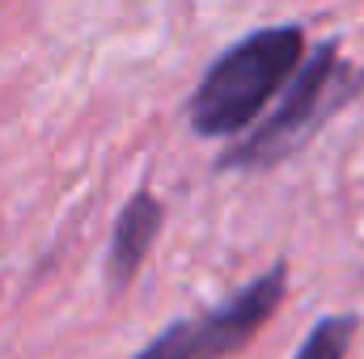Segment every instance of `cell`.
I'll return each instance as SVG.
<instances>
[{"label":"cell","mask_w":364,"mask_h":359,"mask_svg":"<svg viewBox=\"0 0 364 359\" xmlns=\"http://www.w3.org/2000/svg\"><path fill=\"white\" fill-rule=\"evenodd\" d=\"M305 30L301 26H263L233 47H225L191 93V127L203 140H233L259 127L288 81L305 64Z\"/></svg>","instance_id":"1"},{"label":"cell","mask_w":364,"mask_h":359,"mask_svg":"<svg viewBox=\"0 0 364 359\" xmlns=\"http://www.w3.org/2000/svg\"><path fill=\"white\" fill-rule=\"evenodd\" d=\"M364 93V68L348 64L339 55V43L326 38L318 43L301 72L288 81V89L279 93L275 110L255 127L246 131L225 157H220V170H242V174H259V170H272L279 161H288L292 153H301L343 106H352Z\"/></svg>","instance_id":"2"},{"label":"cell","mask_w":364,"mask_h":359,"mask_svg":"<svg viewBox=\"0 0 364 359\" xmlns=\"http://www.w3.org/2000/svg\"><path fill=\"white\" fill-rule=\"evenodd\" d=\"M284 292H288V267L275 263L255 283H246L242 292L220 300L216 309L166 326L149 347H140L132 359H229L275 317Z\"/></svg>","instance_id":"3"},{"label":"cell","mask_w":364,"mask_h":359,"mask_svg":"<svg viewBox=\"0 0 364 359\" xmlns=\"http://www.w3.org/2000/svg\"><path fill=\"white\" fill-rule=\"evenodd\" d=\"M161 224H166V207H161L157 194L140 190V194H132L123 203V211L114 220V233H110V250H106V283H110V292H123L140 275Z\"/></svg>","instance_id":"4"},{"label":"cell","mask_w":364,"mask_h":359,"mask_svg":"<svg viewBox=\"0 0 364 359\" xmlns=\"http://www.w3.org/2000/svg\"><path fill=\"white\" fill-rule=\"evenodd\" d=\"M352 338H356V317H348V313L322 317V321L305 334L301 351H296L292 359H348Z\"/></svg>","instance_id":"5"}]
</instances>
